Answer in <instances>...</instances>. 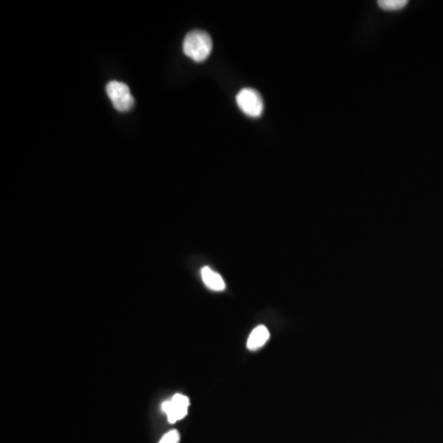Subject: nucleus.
I'll list each match as a JSON object with an SVG mask.
<instances>
[{
    "instance_id": "nucleus-3",
    "label": "nucleus",
    "mask_w": 443,
    "mask_h": 443,
    "mask_svg": "<svg viewBox=\"0 0 443 443\" xmlns=\"http://www.w3.org/2000/svg\"><path fill=\"white\" fill-rule=\"evenodd\" d=\"M237 104L245 115L250 117H259L264 111V101L259 93L254 89L245 88L237 95Z\"/></svg>"
},
{
    "instance_id": "nucleus-5",
    "label": "nucleus",
    "mask_w": 443,
    "mask_h": 443,
    "mask_svg": "<svg viewBox=\"0 0 443 443\" xmlns=\"http://www.w3.org/2000/svg\"><path fill=\"white\" fill-rule=\"evenodd\" d=\"M201 277L204 284L212 291L216 292H222L225 289V279H222V276H219L217 272H214L213 270L209 267H204L201 270Z\"/></svg>"
},
{
    "instance_id": "nucleus-1",
    "label": "nucleus",
    "mask_w": 443,
    "mask_h": 443,
    "mask_svg": "<svg viewBox=\"0 0 443 443\" xmlns=\"http://www.w3.org/2000/svg\"><path fill=\"white\" fill-rule=\"evenodd\" d=\"M212 39L204 31H191L185 37V55L194 62H204V60H207L212 52Z\"/></svg>"
},
{
    "instance_id": "nucleus-7",
    "label": "nucleus",
    "mask_w": 443,
    "mask_h": 443,
    "mask_svg": "<svg viewBox=\"0 0 443 443\" xmlns=\"http://www.w3.org/2000/svg\"><path fill=\"white\" fill-rule=\"evenodd\" d=\"M406 4H408L406 0H381L378 1L379 8L388 11H400Z\"/></svg>"
},
{
    "instance_id": "nucleus-6",
    "label": "nucleus",
    "mask_w": 443,
    "mask_h": 443,
    "mask_svg": "<svg viewBox=\"0 0 443 443\" xmlns=\"http://www.w3.org/2000/svg\"><path fill=\"white\" fill-rule=\"evenodd\" d=\"M270 339V333L269 330L264 325H260L258 328H255L253 331H251V334H250L249 339H248V343H246V346H248V349L250 351H256V350H259L260 348H263L266 343H267V340Z\"/></svg>"
},
{
    "instance_id": "nucleus-8",
    "label": "nucleus",
    "mask_w": 443,
    "mask_h": 443,
    "mask_svg": "<svg viewBox=\"0 0 443 443\" xmlns=\"http://www.w3.org/2000/svg\"><path fill=\"white\" fill-rule=\"evenodd\" d=\"M180 433L176 430H171L160 439L159 443H179Z\"/></svg>"
},
{
    "instance_id": "nucleus-4",
    "label": "nucleus",
    "mask_w": 443,
    "mask_h": 443,
    "mask_svg": "<svg viewBox=\"0 0 443 443\" xmlns=\"http://www.w3.org/2000/svg\"><path fill=\"white\" fill-rule=\"evenodd\" d=\"M190 399L183 394H175L173 398L161 404V410L166 414L170 423H176L187 415Z\"/></svg>"
},
{
    "instance_id": "nucleus-2",
    "label": "nucleus",
    "mask_w": 443,
    "mask_h": 443,
    "mask_svg": "<svg viewBox=\"0 0 443 443\" xmlns=\"http://www.w3.org/2000/svg\"><path fill=\"white\" fill-rule=\"evenodd\" d=\"M106 91L116 110H119L121 112H126L133 107L135 99L131 94L130 88L125 83L116 81V80L110 81L106 86Z\"/></svg>"
}]
</instances>
